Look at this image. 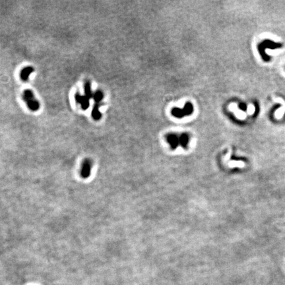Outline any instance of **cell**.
<instances>
[{
  "label": "cell",
  "mask_w": 285,
  "mask_h": 285,
  "mask_svg": "<svg viewBox=\"0 0 285 285\" xmlns=\"http://www.w3.org/2000/svg\"><path fill=\"white\" fill-rule=\"evenodd\" d=\"M22 99L27 104V107L30 110L33 112L38 110L40 108V103L38 100L36 99L33 92L30 89H26L24 91L22 94Z\"/></svg>",
  "instance_id": "obj_1"
},
{
  "label": "cell",
  "mask_w": 285,
  "mask_h": 285,
  "mask_svg": "<svg viewBox=\"0 0 285 285\" xmlns=\"http://www.w3.org/2000/svg\"><path fill=\"white\" fill-rule=\"evenodd\" d=\"M93 162L90 159H85L83 161L80 170V176L84 179H87L91 175Z\"/></svg>",
  "instance_id": "obj_2"
},
{
  "label": "cell",
  "mask_w": 285,
  "mask_h": 285,
  "mask_svg": "<svg viewBox=\"0 0 285 285\" xmlns=\"http://www.w3.org/2000/svg\"><path fill=\"white\" fill-rule=\"evenodd\" d=\"M75 98L76 102L79 104L83 110H87L89 107V99H90L86 95H81L79 93H76Z\"/></svg>",
  "instance_id": "obj_3"
},
{
  "label": "cell",
  "mask_w": 285,
  "mask_h": 285,
  "mask_svg": "<svg viewBox=\"0 0 285 285\" xmlns=\"http://www.w3.org/2000/svg\"><path fill=\"white\" fill-rule=\"evenodd\" d=\"M192 112V106L191 104H187L185 108L183 110H177V109H174V110L172 111V113L176 117H182L184 115H188L191 114Z\"/></svg>",
  "instance_id": "obj_4"
},
{
  "label": "cell",
  "mask_w": 285,
  "mask_h": 285,
  "mask_svg": "<svg viewBox=\"0 0 285 285\" xmlns=\"http://www.w3.org/2000/svg\"><path fill=\"white\" fill-rule=\"evenodd\" d=\"M34 72V68L32 67H24L20 72V78L23 81H27L30 75Z\"/></svg>",
  "instance_id": "obj_5"
},
{
  "label": "cell",
  "mask_w": 285,
  "mask_h": 285,
  "mask_svg": "<svg viewBox=\"0 0 285 285\" xmlns=\"http://www.w3.org/2000/svg\"><path fill=\"white\" fill-rule=\"evenodd\" d=\"M84 90H85V95H86V96H88L89 99H91V98L93 96V94L91 90V82L88 81V80H87V81L85 83Z\"/></svg>",
  "instance_id": "obj_6"
},
{
  "label": "cell",
  "mask_w": 285,
  "mask_h": 285,
  "mask_svg": "<svg viewBox=\"0 0 285 285\" xmlns=\"http://www.w3.org/2000/svg\"><path fill=\"white\" fill-rule=\"evenodd\" d=\"M93 99L94 100L95 102V106H100V102H101V100L103 98V94L101 91H97L95 92V93L93 94Z\"/></svg>",
  "instance_id": "obj_7"
}]
</instances>
